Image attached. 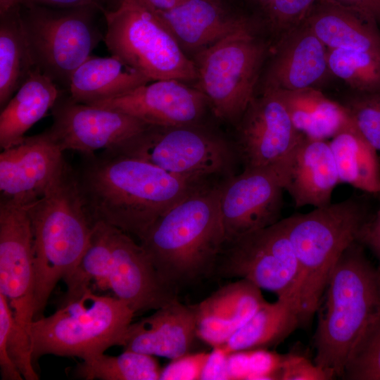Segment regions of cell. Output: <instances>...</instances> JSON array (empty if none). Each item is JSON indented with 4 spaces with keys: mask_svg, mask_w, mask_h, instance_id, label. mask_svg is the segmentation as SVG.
<instances>
[{
    "mask_svg": "<svg viewBox=\"0 0 380 380\" xmlns=\"http://www.w3.org/2000/svg\"><path fill=\"white\" fill-rule=\"evenodd\" d=\"M75 172L94 222L108 224L138 239L159 217L204 185L112 151L83 156Z\"/></svg>",
    "mask_w": 380,
    "mask_h": 380,
    "instance_id": "obj_1",
    "label": "cell"
},
{
    "mask_svg": "<svg viewBox=\"0 0 380 380\" xmlns=\"http://www.w3.org/2000/svg\"><path fill=\"white\" fill-rule=\"evenodd\" d=\"M220 195V184L200 186L139 239L162 281L177 291L215 271L226 241Z\"/></svg>",
    "mask_w": 380,
    "mask_h": 380,
    "instance_id": "obj_2",
    "label": "cell"
},
{
    "mask_svg": "<svg viewBox=\"0 0 380 380\" xmlns=\"http://www.w3.org/2000/svg\"><path fill=\"white\" fill-rule=\"evenodd\" d=\"M322 300L314 361L334 377H343L357 348L380 319V270L371 264L357 241L340 257Z\"/></svg>",
    "mask_w": 380,
    "mask_h": 380,
    "instance_id": "obj_3",
    "label": "cell"
},
{
    "mask_svg": "<svg viewBox=\"0 0 380 380\" xmlns=\"http://www.w3.org/2000/svg\"><path fill=\"white\" fill-rule=\"evenodd\" d=\"M35 267L34 320L43 316L58 281L77 267L94 224L68 164L43 196L27 208Z\"/></svg>",
    "mask_w": 380,
    "mask_h": 380,
    "instance_id": "obj_4",
    "label": "cell"
},
{
    "mask_svg": "<svg viewBox=\"0 0 380 380\" xmlns=\"http://www.w3.org/2000/svg\"><path fill=\"white\" fill-rule=\"evenodd\" d=\"M372 213L365 196H352L282 219L301 273L302 324L318 310L330 275L344 251L357 236Z\"/></svg>",
    "mask_w": 380,
    "mask_h": 380,
    "instance_id": "obj_5",
    "label": "cell"
},
{
    "mask_svg": "<svg viewBox=\"0 0 380 380\" xmlns=\"http://www.w3.org/2000/svg\"><path fill=\"white\" fill-rule=\"evenodd\" d=\"M134 315L118 298L94 294L88 289L53 314L31 323L33 363L48 354L87 362L113 346H122Z\"/></svg>",
    "mask_w": 380,
    "mask_h": 380,
    "instance_id": "obj_6",
    "label": "cell"
},
{
    "mask_svg": "<svg viewBox=\"0 0 380 380\" xmlns=\"http://www.w3.org/2000/svg\"><path fill=\"white\" fill-rule=\"evenodd\" d=\"M72 277L81 286L103 281L135 314L156 310L177 298V291L162 281L140 243L100 221L94 222L89 245Z\"/></svg>",
    "mask_w": 380,
    "mask_h": 380,
    "instance_id": "obj_7",
    "label": "cell"
},
{
    "mask_svg": "<svg viewBox=\"0 0 380 380\" xmlns=\"http://www.w3.org/2000/svg\"><path fill=\"white\" fill-rule=\"evenodd\" d=\"M106 30L103 41L111 53L151 82L196 80L194 61L184 53L155 11L142 0H115L101 11Z\"/></svg>",
    "mask_w": 380,
    "mask_h": 380,
    "instance_id": "obj_8",
    "label": "cell"
},
{
    "mask_svg": "<svg viewBox=\"0 0 380 380\" xmlns=\"http://www.w3.org/2000/svg\"><path fill=\"white\" fill-rule=\"evenodd\" d=\"M93 6L53 8L20 5L23 26L37 68L68 91L75 70L90 56L104 34Z\"/></svg>",
    "mask_w": 380,
    "mask_h": 380,
    "instance_id": "obj_9",
    "label": "cell"
},
{
    "mask_svg": "<svg viewBox=\"0 0 380 380\" xmlns=\"http://www.w3.org/2000/svg\"><path fill=\"white\" fill-rule=\"evenodd\" d=\"M252 24L199 51L194 61L196 87L215 115L239 122L255 97V88L267 53Z\"/></svg>",
    "mask_w": 380,
    "mask_h": 380,
    "instance_id": "obj_10",
    "label": "cell"
},
{
    "mask_svg": "<svg viewBox=\"0 0 380 380\" xmlns=\"http://www.w3.org/2000/svg\"><path fill=\"white\" fill-rule=\"evenodd\" d=\"M115 151L148 162L198 184L234 175L239 159L234 145L196 124L160 127L146 131Z\"/></svg>",
    "mask_w": 380,
    "mask_h": 380,
    "instance_id": "obj_11",
    "label": "cell"
},
{
    "mask_svg": "<svg viewBox=\"0 0 380 380\" xmlns=\"http://www.w3.org/2000/svg\"><path fill=\"white\" fill-rule=\"evenodd\" d=\"M224 245L229 247L222 249L214 272L246 279L300 308L301 273L281 220Z\"/></svg>",
    "mask_w": 380,
    "mask_h": 380,
    "instance_id": "obj_12",
    "label": "cell"
},
{
    "mask_svg": "<svg viewBox=\"0 0 380 380\" xmlns=\"http://www.w3.org/2000/svg\"><path fill=\"white\" fill-rule=\"evenodd\" d=\"M51 110L53 123L46 130L51 139L61 151L83 156L118 150L152 126L121 111L76 102L63 90Z\"/></svg>",
    "mask_w": 380,
    "mask_h": 380,
    "instance_id": "obj_13",
    "label": "cell"
},
{
    "mask_svg": "<svg viewBox=\"0 0 380 380\" xmlns=\"http://www.w3.org/2000/svg\"><path fill=\"white\" fill-rule=\"evenodd\" d=\"M27 208L0 201V292L17 325L30 335L34 320L35 267Z\"/></svg>",
    "mask_w": 380,
    "mask_h": 380,
    "instance_id": "obj_14",
    "label": "cell"
},
{
    "mask_svg": "<svg viewBox=\"0 0 380 380\" xmlns=\"http://www.w3.org/2000/svg\"><path fill=\"white\" fill-rule=\"evenodd\" d=\"M301 137L278 90L266 88L253 98L239 121L234 145L243 170L276 173Z\"/></svg>",
    "mask_w": 380,
    "mask_h": 380,
    "instance_id": "obj_15",
    "label": "cell"
},
{
    "mask_svg": "<svg viewBox=\"0 0 380 380\" xmlns=\"http://www.w3.org/2000/svg\"><path fill=\"white\" fill-rule=\"evenodd\" d=\"M220 186L225 243L280 220L284 190L274 171L246 169L226 178Z\"/></svg>",
    "mask_w": 380,
    "mask_h": 380,
    "instance_id": "obj_16",
    "label": "cell"
},
{
    "mask_svg": "<svg viewBox=\"0 0 380 380\" xmlns=\"http://www.w3.org/2000/svg\"><path fill=\"white\" fill-rule=\"evenodd\" d=\"M63 153L46 130L2 150L1 201L26 206L37 201L66 164Z\"/></svg>",
    "mask_w": 380,
    "mask_h": 380,
    "instance_id": "obj_17",
    "label": "cell"
},
{
    "mask_svg": "<svg viewBox=\"0 0 380 380\" xmlns=\"http://www.w3.org/2000/svg\"><path fill=\"white\" fill-rule=\"evenodd\" d=\"M152 82L91 106L121 111L153 126L196 124L208 104L201 91L175 79Z\"/></svg>",
    "mask_w": 380,
    "mask_h": 380,
    "instance_id": "obj_18",
    "label": "cell"
},
{
    "mask_svg": "<svg viewBox=\"0 0 380 380\" xmlns=\"http://www.w3.org/2000/svg\"><path fill=\"white\" fill-rule=\"evenodd\" d=\"M276 174L296 208H319L331 203L333 191L340 183L329 142L303 136Z\"/></svg>",
    "mask_w": 380,
    "mask_h": 380,
    "instance_id": "obj_19",
    "label": "cell"
},
{
    "mask_svg": "<svg viewBox=\"0 0 380 380\" xmlns=\"http://www.w3.org/2000/svg\"><path fill=\"white\" fill-rule=\"evenodd\" d=\"M326 47L303 20L280 37L264 89L315 88L331 73Z\"/></svg>",
    "mask_w": 380,
    "mask_h": 380,
    "instance_id": "obj_20",
    "label": "cell"
},
{
    "mask_svg": "<svg viewBox=\"0 0 380 380\" xmlns=\"http://www.w3.org/2000/svg\"><path fill=\"white\" fill-rule=\"evenodd\" d=\"M196 338L193 305H184L176 298L151 315L132 323L122 346L124 350L173 360L190 354Z\"/></svg>",
    "mask_w": 380,
    "mask_h": 380,
    "instance_id": "obj_21",
    "label": "cell"
},
{
    "mask_svg": "<svg viewBox=\"0 0 380 380\" xmlns=\"http://www.w3.org/2000/svg\"><path fill=\"white\" fill-rule=\"evenodd\" d=\"M266 300L261 289L240 279L228 284L198 304L197 336L217 349L239 329Z\"/></svg>",
    "mask_w": 380,
    "mask_h": 380,
    "instance_id": "obj_22",
    "label": "cell"
},
{
    "mask_svg": "<svg viewBox=\"0 0 380 380\" xmlns=\"http://www.w3.org/2000/svg\"><path fill=\"white\" fill-rule=\"evenodd\" d=\"M155 12L181 48L196 53L252 24L228 12L220 0H186L172 9Z\"/></svg>",
    "mask_w": 380,
    "mask_h": 380,
    "instance_id": "obj_23",
    "label": "cell"
},
{
    "mask_svg": "<svg viewBox=\"0 0 380 380\" xmlns=\"http://www.w3.org/2000/svg\"><path fill=\"white\" fill-rule=\"evenodd\" d=\"M304 20L327 48L355 50L380 58L378 23L366 13L334 0H316Z\"/></svg>",
    "mask_w": 380,
    "mask_h": 380,
    "instance_id": "obj_24",
    "label": "cell"
},
{
    "mask_svg": "<svg viewBox=\"0 0 380 380\" xmlns=\"http://www.w3.org/2000/svg\"><path fill=\"white\" fill-rule=\"evenodd\" d=\"M151 82L116 56H90L73 72L68 91L78 103L92 105L122 96Z\"/></svg>",
    "mask_w": 380,
    "mask_h": 380,
    "instance_id": "obj_25",
    "label": "cell"
},
{
    "mask_svg": "<svg viewBox=\"0 0 380 380\" xmlns=\"http://www.w3.org/2000/svg\"><path fill=\"white\" fill-rule=\"evenodd\" d=\"M61 91L49 77L36 68L1 109V150L20 143L27 131L51 110Z\"/></svg>",
    "mask_w": 380,
    "mask_h": 380,
    "instance_id": "obj_26",
    "label": "cell"
},
{
    "mask_svg": "<svg viewBox=\"0 0 380 380\" xmlns=\"http://www.w3.org/2000/svg\"><path fill=\"white\" fill-rule=\"evenodd\" d=\"M302 325L298 305L277 298L265 301L218 350L229 356L239 352L267 350L280 343Z\"/></svg>",
    "mask_w": 380,
    "mask_h": 380,
    "instance_id": "obj_27",
    "label": "cell"
},
{
    "mask_svg": "<svg viewBox=\"0 0 380 380\" xmlns=\"http://www.w3.org/2000/svg\"><path fill=\"white\" fill-rule=\"evenodd\" d=\"M277 90L295 128L304 137L327 141L354 125L343 104L328 99L316 88Z\"/></svg>",
    "mask_w": 380,
    "mask_h": 380,
    "instance_id": "obj_28",
    "label": "cell"
},
{
    "mask_svg": "<svg viewBox=\"0 0 380 380\" xmlns=\"http://www.w3.org/2000/svg\"><path fill=\"white\" fill-rule=\"evenodd\" d=\"M339 182L367 194L380 196V160L377 151L351 126L329 142Z\"/></svg>",
    "mask_w": 380,
    "mask_h": 380,
    "instance_id": "obj_29",
    "label": "cell"
},
{
    "mask_svg": "<svg viewBox=\"0 0 380 380\" xmlns=\"http://www.w3.org/2000/svg\"><path fill=\"white\" fill-rule=\"evenodd\" d=\"M35 69L18 5L0 15L1 109Z\"/></svg>",
    "mask_w": 380,
    "mask_h": 380,
    "instance_id": "obj_30",
    "label": "cell"
},
{
    "mask_svg": "<svg viewBox=\"0 0 380 380\" xmlns=\"http://www.w3.org/2000/svg\"><path fill=\"white\" fill-rule=\"evenodd\" d=\"M161 372L153 356L129 350H124L118 356L103 353L83 361L76 370L81 378L102 380H156Z\"/></svg>",
    "mask_w": 380,
    "mask_h": 380,
    "instance_id": "obj_31",
    "label": "cell"
},
{
    "mask_svg": "<svg viewBox=\"0 0 380 380\" xmlns=\"http://www.w3.org/2000/svg\"><path fill=\"white\" fill-rule=\"evenodd\" d=\"M331 74L358 93L380 91V58L366 52L327 48Z\"/></svg>",
    "mask_w": 380,
    "mask_h": 380,
    "instance_id": "obj_32",
    "label": "cell"
},
{
    "mask_svg": "<svg viewBox=\"0 0 380 380\" xmlns=\"http://www.w3.org/2000/svg\"><path fill=\"white\" fill-rule=\"evenodd\" d=\"M343 105L357 130L380 152V91L357 92Z\"/></svg>",
    "mask_w": 380,
    "mask_h": 380,
    "instance_id": "obj_33",
    "label": "cell"
},
{
    "mask_svg": "<svg viewBox=\"0 0 380 380\" xmlns=\"http://www.w3.org/2000/svg\"><path fill=\"white\" fill-rule=\"evenodd\" d=\"M343 377L352 380H380V319L357 348Z\"/></svg>",
    "mask_w": 380,
    "mask_h": 380,
    "instance_id": "obj_34",
    "label": "cell"
},
{
    "mask_svg": "<svg viewBox=\"0 0 380 380\" xmlns=\"http://www.w3.org/2000/svg\"><path fill=\"white\" fill-rule=\"evenodd\" d=\"M316 0H274L267 13L272 29L280 37L297 27Z\"/></svg>",
    "mask_w": 380,
    "mask_h": 380,
    "instance_id": "obj_35",
    "label": "cell"
},
{
    "mask_svg": "<svg viewBox=\"0 0 380 380\" xmlns=\"http://www.w3.org/2000/svg\"><path fill=\"white\" fill-rule=\"evenodd\" d=\"M334 376L303 355H283L279 379L281 380H328Z\"/></svg>",
    "mask_w": 380,
    "mask_h": 380,
    "instance_id": "obj_36",
    "label": "cell"
},
{
    "mask_svg": "<svg viewBox=\"0 0 380 380\" xmlns=\"http://www.w3.org/2000/svg\"><path fill=\"white\" fill-rule=\"evenodd\" d=\"M173 360L162 369L160 379H202L203 372L208 362L210 354H198Z\"/></svg>",
    "mask_w": 380,
    "mask_h": 380,
    "instance_id": "obj_37",
    "label": "cell"
},
{
    "mask_svg": "<svg viewBox=\"0 0 380 380\" xmlns=\"http://www.w3.org/2000/svg\"><path fill=\"white\" fill-rule=\"evenodd\" d=\"M379 197L380 199V196ZM357 241L363 246L368 247L378 258L380 263V203L376 213H372L360 229Z\"/></svg>",
    "mask_w": 380,
    "mask_h": 380,
    "instance_id": "obj_38",
    "label": "cell"
},
{
    "mask_svg": "<svg viewBox=\"0 0 380 380\" xmlns=\"http://www.w3.org/2000/svg\"><path fill=\"white\" fill-rule=\"evenodd\" d=\"M24 6H42L53 8L93 6L101 11L110 7V0H20Z\"/></svg>",
    "mask_w": 380,
    "mask_h": 380,
    "instance_id": "obj_39",
    "label": "cell"
},
{
    "mask_svg": "<svg viewBox=\"0 0 380 380\" xmlns=\"http://www.w3.org/2000/svg\"><path fill=\"white\" fill-rule=\"evenodd\" d=\"M350 8L357 9L380 24V0H334Z\"/></svg>",
    "mask_w": 380,
    "mask_h": 380,
    "instance_id": "obj_40",
    "label": "cell"
},
{
    "mask_svg": "<svg viewBox=\"0 0 380 380\" xmlns=\"http://www.w3.org/2000/svg\"><path fill=\"white\" fill-rule=\"evenodd\" d=\"M154 11H165L172 9L186 0H142Z\"/></svg>",
    "mask_w": 380,
    "mask_h": 380,
    "instance_id": "obj_41",
    "label": "cell"
},
{
    "mask_svg": "<svg viewBox=\"0 0 380 380\" xmlns=\"http://www.w3.org/2000/svg\"><path fill=\"white\" fill-rule=\"evenodd\" d=\"M18 5H20V0H0V15Z\"/></svg>",
    "mask_w": 380,
    "mask_h": 380,
    "instance_id": "obj_42",
    "label": "cell"
},
{
    "mask_svg": "<svg viewBox=\"0 0 380 380\" xmlns=\"http://www.w3.org/2000/svg\"><path fill=\"white\" fill-rule=\"evenodd\" d=\"M274 0H254L260 8L267 13Z\"/></svg>",
    "mask_w": 380,
    "mask_h": 380,
    "instance_id": "obj_43",
    "label": "cell"
}]
</instances>
